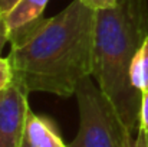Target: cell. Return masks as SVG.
Instances as JSON below:
<instances>
[{
	"mask_svg": "<svg viewBox=\"0 0 148 147\" xmlns=\"http://www.w3.org/2000/svg\"><path fill=\"white\" fill-rule=\"evenodd\" d=\"M49 0H19L12 10L4 13L3 16L9 32V41L10 35H13L14 32L42 19L43 10L46 9Z\"/></svg>",
	"mask_w": 148,
	"mask_h": 147,
	"instance_id": "8992f818",
	"label": "cell"
},
{
	"mask_svg": "<svg viewBox=\"0 0 148 147\" xmlns=\"http://www.w3.org/2000/svg\"><path fill=\"white\" fill-rule=\"evenodd\" d=\"M82 3H85L88 7H91L92 10H101V9H106V7H112L116 0H82Z\"/></svg>",
	"mask_w": 148,
	"mask_h": 147,
	"instance_id": "30bf717a",
	"label": "cell"
},
{
	"mask_svg": "<svg viewBox=\"0 0 148 147\" xmlns=\"http://www.w3.org/2000/svg\"><path fill=\"white\" fill-rule=\"evenodd\" d=\"M138 130H143L148 134V91L143 92L141 107H140V124Z\"/></svg>",
	"mask_w": 148,
	"mask_h": 147,
	"instance_id": "9c48e42d",
	"label": "cell"
},
{
	"mask_svg": "<svg viewBox=\"0 0 148 147\" xmlns=\"http://www.w3.org/2000/svg\"><path fill=\"white\" fill-rule=\"evenodd\" d=\"M132 147H148V134L143 130H138L134 139Z\"/></svg>",
	"mask_w": 148,
	"mask_h": 147,
	"instance_id": "7c38bea8",
	"label": "cell"
},
{
	"mask_svg": "<svg viewBox=\"0 0 148 147\" xmlns=\"http://www.w3.org/2000/svg\"><path fill=\"white\" fill-rule=\"evenodd\" d=\"M27 95L29 91L17 81L0 92V147H20L30 111Z\"/></svg>",
	"mask_w": 148,
	"mask_h": 147,
	"instance_id": "277c9868",
	"label": "cell"
},
{
	"mask_svg": "<svg viewBox=\"0 0 148 147\" xmlns=\"http://www.w3.org/2000/svg\"><path fill=\"white\" fill-rule=\"evenodd\" d=\"M131 82L141 94L148 91V36L134 56L131 65Z\"/></svg>",
	"mask_w": 148,
	"mask_h": 147,
	"instance_id": "52a82bcc",
	"label": "cell"
},
{
	"mask_svg": "<svg viewBox=\"0 0 148 147\" xmlns=\"http://www.w3.org/2000/svg\"><path fill=\"white\" fill-rule=\"evenodd\" d=\"M13 81H14V72L10 59L7 56L6 58L0 56V92L6 90Z\"/></svg>",
	"mask_w": 148,
	"mask_h": 147,
	"instance_id": "ba28073f",
	"label": "cell"
},
{
	"mask_svg": "<svg viewBox=\"0 0 148 147\" xmlns=\"http://www.w3.org/2000/svg\"><path fill=\"white\" fill-rule=\"evenodd\" d=\"M75 95L79 108V130L68 147H132L135 134L124 124L92 75L78 84Z\"/></svg>",
	"mask_w": 148,
	"mask_h": 147,
	"instance_id": "3957f363",
	"label": "cell"
},
{
	"mask_svg": "<svg viewBox=\"0 0 148 147\" xmlns=\"http://www.w3.org/2000/svg\"><path fill=\"white\" fill-rule=\"evenodd\" d=\"M19 0H0V13H7L9 10H12L14 7V4Z\"/></svg>",
	"mask_w": 148,
	"mask_h": 147,
	"instance_id": "4fadbf2b",
	"label": "cell"
},
{
	"mask_svg": "<svg viewBox=\"0 0 148 147\" xmlns=\"http://www.w3.org/2000/svg\"><path fill=\"white\" fill-rule=\"evenodd\" d=\"M94 42L95 10L73 0L60 13L10 35L14 81L29 92L75 95L78 84L92 75Z\"/></svg>",
	"mask_w": 148,
	"mask_h": 147,
	"instance_id": "6da1fadb",
	"label": "cell"
},
{
	"mask_svg": "<svg viewBox=\"0 0 148 147\" xmlns=\"http://www.w3.org/2000/svg\"><path fill=\"white\" fill-rule=\"evenodd\" d=\"M9 43V32L6 28V22H4V16L3 13H0V55L3 48Z\"/></svg>",
	"mask_w": 148,
	"mask_h": 147,
	"instance_id": "8fae6325",
	"label": "cell"
},
{
	"mask_svg": "<svg viewBox=\"0 0 148 147\" xmlns=\"http://www.w3.org/2000/svg\"><path fill=\"white\" fill-rule=\"evenodd\" d=\"M147 36V0H116L112 7L95 12L92 78L134 134L143 94L131 82V65Z\"/></svg>",
	"mask_w": 148,
	"mask_h": 147,
	"instance_id": "7a4b0ae2",
	"label": "cell"
},
{
	"mask_svg": "<svg viewBox=\"0 0 148 147\" xmlns=\"http://www.w3.org/2000/svg\"><path fill=\"white\" fill-rule=\"evenodd\" d=\"M20 147H68V144L63 141L52 118L35 114L30 110L25 123Z\"/></svg>",
	"mask_w": 148,
	"mask_h": 147,
	"instance_id": "5b68a950",
	"label": "cell"
}]
</instances>
